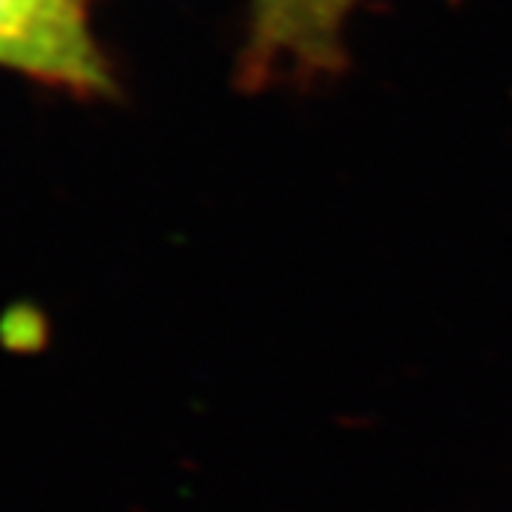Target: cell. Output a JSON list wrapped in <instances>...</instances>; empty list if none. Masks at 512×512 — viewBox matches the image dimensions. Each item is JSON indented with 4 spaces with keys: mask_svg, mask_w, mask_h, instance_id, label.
<instances>
[{
    "mask_svg": "<svg viewBox=\"0 0 512 512\" xmlns=\"http://www.w3.org/2000/svg\"><path fill=\"white\" fill-rule=\"evenodd\" d=\"M0 69L80 97L117 89L89 12L74 0H0Z\"/></svg>",
    "mask_w": 512,
    "mask_h": 512,
    "instance_id": "cell-1",
    "label": "cell"
},
{
    "mask_svg": "<svg viewBox=\"0 0 512 512\" xmlns=\"http://www.w3.org/2000/svg\"><path fill=\"white\" fill-rule=\"evenodd\" d=\"M74 3H83V6H86V3H89V0H74Z\"/></svg>",
    "mask_w": 512,
    "mask_h": 512,
    "instance_id": "cell-3",
    "label": "cell"
},
{
    "mask_svg": "<svg viewBox=\"0 0 512 512\" xmlns=\"http://www.w3.org/2000/svg\"><path fill=\"white\" fill-rule=\"evenodd\" d=\"M362 0H248L239 83L262 89L345 66V26Z\"/></svg>",
    "mask_w": 512,
    "mask_h": 512,
    "instance_id": "cell-2",
    "label": "cell"
}]
</instances>
